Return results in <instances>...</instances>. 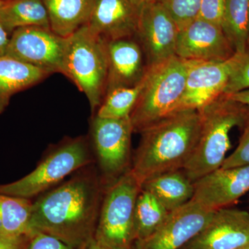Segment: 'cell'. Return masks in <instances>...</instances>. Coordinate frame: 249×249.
Wrapping results in <instances>:
<instances>
[{
  "label": "cell",
  "instance_id": "1",
  "mask_svg": "<svg viewBox=\"0 0 249 249\" xmlns=\"http://www.w3.org/2000/svg\"><path fill=\"white\" fill-rule=\"evenodd\" d=\"M106 188L96 163L78 170L33 201L31 231L86 249L94 241Z\"/></svg>",
  "mask_w": 249,
  "mask_h": 249
},
{
  "label": "cell",
  "instance_id": "2",
  "mask_svg": "<svg viewBox=\"0 0 249 249\" xmlns=\"http://www.w3.org/2000/svg\"><path fill=\"white\" fill-rule=\"evenodd\" d=\"M201 123L199 111H178L139 132L131 169L142 184L161 174L183 169L197 143Z\"/></svg>",
  "mask_w": 249,
  "mask_h": 249
},
{
  "label": "cell",
  "instance_id": "3",
  "mask_svg": "<svg viewBox=\"0 0 249 249\" xmlns=\"http://www.w3.org/2000/svg\"><path fill=\"white\" fill-rule=\"evenodd\" d=\"M247 106L223 93L199 110L201 130L191 159L183 171L193 182L220 168L231 148V130L243 124Z\"/></svg>",
  "mask_w": 249,
  "mask_h": 249
},
{
  "label": "cell",
  "instance_id": "4",
  "mask_svg": "<svg viewBox=\"0 0 249 249\" xmlns=\"http://www.w3.org/2000/svg\"><path fill=\"white\" fill-rule=\"evenodd\" d=\"M93 163L89 139L85 136L64 139L49 149L30 173L14 182L0 184V193L30 199L37 197Z\"/></svg>",
  "mask_w": 249,
  "mask_h": 249
},
{
  "label": "cell",
  "instance_id": "5",
  "mask_svg": "<svg viewBox=\"0 0 249 249\" xmlns=\"http://www.w3.org/2000/svg\"><path fill=\"white\" fill-rule=\"evenodd\" d=\"M62 75L84 93L94 112L107 91V42L87 24L66 37Z\"/></svg>",
  "mask_w": 249,
  "mask_h": 249
},
{
  "label": "cell",
  "instance_id": "6",
  "mask_svg": "<svg viewBox=\"0 0 249 249\" xmlns=\"http://www.w3.org/2000/svg\"><path fill=\"white\" fill-rule=\"evenodd\" d=\"M191 60L175 55L147 67L143 87L131 113L134 132L173 114L182 96Z\"/></svg>",
  "mask_w": 249,
  "mask_h": 249
},
{
  "label": "cell",
  "instance_id": "7",
  "mask_svg": "<svg viewBox=\"0 0 249 249\" xmlns=\"http://www.w3.org/2000/svg\"><path fill=\"white\" fill-rule=\"evenodd\" d=\"M142 190L132 169L106 187L95 233L96 243L109 249H133L134 210Z\"/></svg>",
  "mask_w": 249,
  "mask_h": 249
},
{
  "label": "cell",
  "instance_id": "8",
  "mask_svg": "<svg viewBox=\"0 0 249 249\" xmlns=\"http://www.w3.org/2000/svg\"><path fill=\"white\" fill-rule=\"evenodd\" d=\"M130 118L104 119L95 116L91 123V142L95 163L106 187L132 168Z\"/></svg>",
  "mask_w": 249,
  "mask_h": 249
},
{
  "label": "cell",
  "instance_id": "9",
  "mask_svg": "<svg viewBox=\"0 0 249 249\" xmlns=\"http://www.w3.org/2000/svg\"><path fill=\"white\" fill-rule=\"evenodd\" d=\"M66 37L51 29L26 27L16 29L10 36L6 55L47 72L63 73Z\"/></svg>",
  "mask_w": 249,
  "mask_h": 249
},
{
  "label": "cell",
  "instance_id": "10",
  "mask_svg": "<svg viewBox=\"0 0 249 249\" xmlns=\"http://www.w3.org/2000/svg\"><path fill=\"white\" fill-rule=\"evenodd\" d=\"M178 26L157 0H149L139 11L136 38L143 52L147 67L176 55Z\"/></svg>",
  "mask_w": 249,
  "mask_h": 249
},
{
  "label": "cell",
  "instance_id": "11",
  "mask_svg": "<svg viewBox=\"0 0 249 249\" xmlns=\"http://www.w3.org/2000/svg\"><path fill=\"white\" fill-rule=\"evenodd\" d=\"M214 213L191 199L170 212L153 234L137 241L133 249H181L206 227Z\"/></svg>",
  "mask_w": 249,
  "mask_h": 249
},
{
  "label": "cell",
  "instance_id": "12",
  "mask_svg": "<svg viewBox=\"0 0 249 249\" xmlns=\"http://www.w3.org/2000/svg\"><path fill=\"white\" fill-rule=\"evenodd\" d=\"M235 53L217 24L196 18L178 32L176 55L183 60L224 62Z\"/></svg>",
  "mask_w": 249,
  "mask_h": 249
},
{
  "label": "cell",
  "instance_id": "13",
  "mask_svg": "<svg viewBox=\"0 0 249 249\" xmlns=\"http://www.w3.org/2000/svg\"><path fill=\"white\" fill-rule=\"evenodd\" d=\"M232 58L224 62L191 61L182 96L173 113L200 110L222 95Z\"/></svg>",
  "mask_w": 249,
  "mask_h": 249
},
{
  "label": "cell",
  "instance_id": "14",
  "mask_svg": "<svg viewBox=\"0 0 249 249\" xmlns=\"http://www.w3.org/2000/svg\"><path fill=\"white\" fill-rule=\"evenodd\" d=\"M192 200L217 211L236 202L249 191V165L219 168L194 182Z\"/></svg>",
  "mask_w": 249,
  "mask_h": 249
},
{
  "label": "cell",
  "instance_id": "15",
  "mask_svg": "<svg viewBox=\"0 0 249 249\" xmlns=\"http://www.w3.org/2000/svg\"><path fill=\"white\" fill-rule=\"evenodd\" d=\"M249 242V213L214 211L210 222L181 249H239Z\"/></svg>",
  "mask_w": 249,
  "mask_h": 249
},
{
  "label": "cell",
  "instance_id": "16",
  "mask_svg": "<svg viewBox=\"0 0 249 249\" xmlns=\"http://www.w3.org/2000/svg\"><path fill=\"white\" fill-rule=\"evenodd\" d=\"M139 11L129 0H95L87 25L107 42L136 37Z\"/></svg>",
  "mask_w": 249,
  "mask_h": 249
},
{
  "label": "cell",
  "instance_id": "17",
  "mask_svg": "<svg viewBox=\"0 0 249 249\" xmlns=\"http://www.w3.org/2000/svg\"><path fill=\"white\" fill-rule=\"evenodd\" d=\"M108 76L106 94L118 88H132L140 83L147 67L136 37L107 42Z\"/></svg>",
  "mask_w": 249,
  "mask_h": 249
},
{
  "label": "cell",
  "instance_id": "18",
  "mask_svg": "<svg viewBox=\"0 0 249 249\" xmlns=\"http://www.w3.org/2000/svg\"><path fill=\"white\" fill-rule=\"evenodd\" d=\"M47 72L7 55L0 56V116L16 93L40 83Z\"/></svg>",
  "mask_w": 249,
  "mask_h": 249
},
{
  "label": "cell",
  "instance_id": "19",
  "mask_svg": "<svg viewBox=\"0 0 249 249\" xmlns=\"http://www.w3.org/2000/svg\"><path fill=\"white\" fill-rule=\"evenodd\" d=\"M52 31L67 37L88 24L95 0H41Z\"/></svg>",
  "mask_w": 249,
  "mask_h": 249
},
{
  "label": "cell",
  "instance_id": "20",
  "mask_svg": "<svg viewBox=\"0 0 249 249\" xmlns=\"http://www.w3.org/2000/svg\"><path fill=\"white\" fill-rule=\"evenodd\" d=\"M142 189L151 193L169 212L181 207L191 200L194 195V182L183 170L168 172L147 180Z\"/></svg>",
  "mask_w": 249,
  "mask_h": 249
},
{
  "label": "cell",
  "instance_id": "21",
  "mask_svg": "<svg viewBox=\"0 0 249 249\" xmlns=\"http://www.w3.org/2000/svg\"><path fill=\"white\" fill-rule=\"evenodd\" d=\"M0 24L10 36L26 27L51 29L48 14L41 0H6L0 7Z\"/></svg>",
  "mask_w": 249,
  "mask_h": 249
},
{
  "label": "cell",
  "instance_id": "22",
  "mask_svg": "<svg viewBox=\"0 0 249 249\" xmlns=\"http://www.w3.org/2000/svg\"><path fill=\"white\" fill-rule=\"evenodd\" d=\"M33 201L0 193V232L12 235H31Z\"/></svg>",
  "mask_w": 249,
  "mask_h": 249
},
{
  "label": "cell",
  "instance_id": "23",
  "mask_svg": "<svg viewBox=\"0 0 249 249\" xmlns=\"http://www.w3.org/2000/svg\"><path fill=\"white\" fill-rule=\"evenodd\" d=\"M249 0H225L222 27L236 53L247 49Z\"/></svg>",
  "mask_w": 249,
  "mask_h": 249
},
{
  "label": "cell",
  "instance_id": "24",
  "mask_svg": "<svg viewBox=\"0 0 249 249\" xmlns=\"http://www.w3.org/2000/svg\"><path fill=\"white\" fill-rule=\"evenodd\" d=\"M170 213L153 195L142 189L134 210L136 242L145 240L153 234L165 222Z\"/></svg>",
  "mask_w": 249,
  "mask_h": 249
},
{
  "label": "cell",
  "instance_id": "25",
  "mask_svg": "<svg viewBox=\"0 0 249 249\" xmlns=\"http://www.w3.org/2000/svg\"><path fill=\"white\" fill-rule=\"evenodd\" d=\"M143 79L132 88H118L105 96L96 116L104 119H122L130 117L143 87Z\"/></svg>",
  "mask_w": 249,
  "mask_h": 249
},
{
  "label": "cell",
  "instance_id": "26",
  "mask_svg": "<svg viewBox=\"0 0 249 249\" xmlns=\"http://www.w3.org/2000/svg\"><path fill=\"white\" fill-rule=\"evenodd\" d=\"M174 19L178 30L196 19L199 16L201 0H157Z\"/></svg>",
  "mask_w": 249,
  "mask_h": 249
},
{
  "label": "cell",
  "instance_id": "27",
  "mask_svg": "<svg viewBox=\"0 0 249 249\" xmlns=\"http://www.w3.org/2000/svg\"><path fill=\"white\" fill-rule=\"evenodd\" d=\"M249 89V49L232 56L229 80L224 93L231 94Z\"/></svg>",
  "mask_w": 249,
  "mask_h": 249
},
{
  "label": "cell",
  "instance_id": "28",
  "mask_svg": "<svg viewBox=\"0 0 249 249\" xmlns=\"http://www.w3.org/2000/svg\"><path fill=\"white\" fill-rule=\"evenodd\" d=\"M242 133L238 145L231 155L226 158L220 168H229L249 165V106L246 108Z\"/></svg>",
  "mask_w": 249,
  "mask_h": 249
},
{
  "label": "cell",
  "instance_id": "29",
  "mask_svg": "<svg viewBox=\"0 0 249 249\" xmlns=\"http://www.w3.org/2000/svg\"><path fill=\"white\" fill-rule=\"evenodd\" d=\"M225 0H201L197 18L221 26Z\"/></svg>",
  "mask_w": 249,
  "mask_h": 249
},
{
  "label": "cell",
  "instance_id": "30",
  "mask_svg": "<svg viewBox=\"0 0 249 249\" xmlns=\"http://www.w3.org/2000/svg\"><path fill=\"white\" fill-rule=\"evenodd\" d=\"M27 249H76L53 236L38 231L31 234Z\"/></svg>",
  "mask_w": 249,
  "mask_h": 249
},
{
  "label": "cell",
  "instance_id": "31",
  "mask_svg": "<svg viewBox=\"0 0 249 249\" xmlns=\"http://www.w3.org/2000/svg\"><path fill=\"white\" fill-rule=\"evenodd\" d=\"M31 235H12L0 232V249H27Z\"/></svg>",
  "mask_w": 249,
  "mask_h": 249
},
{
  "label": "cell",
  "instance_id": "32",
  "mask_svg": "<svg viewBox=\"0 0 249 249\" xmlns=\"http://www.w3.org/2000/svg\"><path fill=\"white\" fill-rule=\"evenodd\" d=\"M10 35L0 24V56L6 55L8 46H9Z\"/></svg>",
  "mask_w": 249,
  "mask_h": 249
},
{
  "label": "cell",
  "instance_id": "33",
  "mask_svg": "<svg viewBox=\"0 0 249 249\" xmlns=\"http://www.w3.org/2000/svg\"><path fill=\"white\" fill-rule=\"evenodd\" d=\"M227 95L231 99L236 102L241 103L244 106H249V89Z\"/></svg>",
  "mask_w": 249,
  "mask_h": 249
},
{
  "label": "cell",
  "instance_id": "34",
  "mask_svg": "<svg viewBox=\"0 0 249 249\" xmlns=\"http://www.w3.org/2000/svg\"><path fill=\"white\" fill-rule=\"evenodd\" d=\"M129 1H130L134 6H135L136 7L140 9L147 1H149V0H129Z\"/></svg>",
  "mask_w": 249,
  "mask_h": 249
},
{
  "label": "cell",
  "instance_id": "35",
  "mask_svg": "<svg viewBox=\"0 0 249 249\" xmlns=\"http://www.w3.org/2000/svg\"><path fill=\"white\" fill-rule=\"evenodd\" d=\"M85 249H109L108 248H106V247H103V246L98 245V243H96L95 241H93L91 244L88 247H87Z\"/></svg>",
  "mask_w": 249,
  "mask_h": 249
},
{
  "label": "cell",
  "instance_id": "36",
  "mask_svg": "<svg viewBox=\"0 0 249 249\" xmlns=\"http://www.w3.org/2000/svg\"><path fill=\"white\" fill-rule=\"evenodd\" d=\"M249 49V25H248V37H247V49Z\"/></svg>",
  "mask_w": 249,
  "mask_h": 249
},
{
  "label": "cell",
  "instance_id": "37",
  "mask_svg": "<svg viewBox=\"0 0 249 249\" xmlns=\"http://www.w3.org/2000/svg\"><path fill=\"white\" fill-rule=\"evenodd\" d=\"M239 249H249V242L247 243V245L243 246V247H241V248Z\"/></svg>",
  "mask_w": 249,
  "mask_h": 249
},
{
  "label": "cell",
  "instance_id": "38",
  "mask_svg": "<svg viewBox=\"0 0 249 249\" xmlns=\"http://www.w3.org/2000/svg\"><path fill=\"white\" fill-rule=\"evenodd\" d=\"M3 2H4V1L3 0H0V7H1V5H2Z\"/></svg>",
  "mask_w": 249,
  "mask_h": 249
},
{
  "label": "cell",
  "instance_id": "39",
  "mask_svg": "<svg viewBox=\"0 0 249 249\" xmlns=\"http://www.w3.org/2000/svg\"><path fill=\"white\" fill-rule=\"evenodd\" d=\"M3 1H6V0H3Z\"/></svg>",
  "mask_w": 249,
  "mask_h": 249
}]
</instances>
